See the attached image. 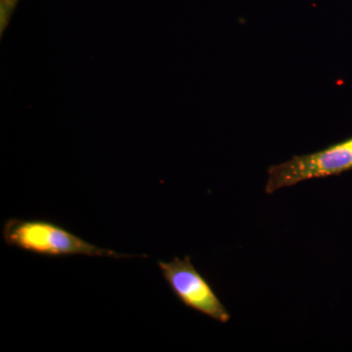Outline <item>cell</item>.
I'll return each mask as SVG.
<instances>
[{
    "label": "cell",
    "mask_w": 352,
    "mask_h": 352,
    "mask_svg": "<svg viewBox=\"0 0 352 352\" xmlns=\"http://www.w3.org/2000/svg\"><path fill=\"white\" fill-rule=\"evenodd\" d=\"M2 237L9 247L48 258L87 256L122 259L146 256L97 247L63 226L44 219H8L2 228Z\"/></svg>",
    "instance_id": "cell-1"
},
{
    "label": "cell",
    "mask_w": 352,
    "mask_h": 352,
    "mask_svg": "<svg viewBox=\"0 0 352 352\" xmlns=\"http://www.w3.org/2000/svg\"><path fill=\"white\" fill-rule=\"evenodd\" d=\"M352 170V138L310 154L298 155L267 170L264 191L276 193L300 182L338 175Z\"/></svg>",
    "instance_id": "cell-2"
},
{
    "label": "cell",
    "mask_w": 352,
    "mask_h": 352,
    "mask_svg": "<svg viewBox=\"0 0 352 352\" xmlns=\"http://www.w3.org/2000/svg\"><path fill=\"white\" fill-rule=\"evenodd\" d=\"M164 279L176 298L195 311L219 323L230 321L231 315L206 278L196 270L190 256L173 258V261H157Z\"/></svg>",
    "instance_id": "cell-3"
},
{
    "label": "cell",
    "mask_w": 352,
    "mask_h": 352,
    "mask_svg": "<svg viewBox=\"0 0 352 352\" xmlns=\"http://www.w3.org/2000/svg\"><path fill=\"white\" fill-rule=\"evenodd\" d=\"M18 0H0V17H1V27L6 25L9 16L12 13L14 7Z\"/></svg>",
    "instance_id": "cell-4"
}]
</instances>
